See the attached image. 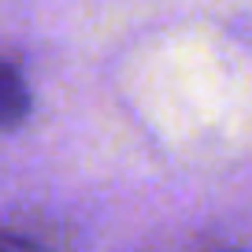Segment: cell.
Masks as SVG:
<instances>
[{
    "label": "cell",
    "mask_w": 252,
    "mask_h": 252,
    "mask_svg": "<svg viewBox=\"0 0 252 252\" xmlns=\"http://www.w3.org/2000/svg\"><path fill=\"white\" fill-rule=\"evenodd\" d=\"M33 108L30 86H26V74L19 71L11 60L0 56V134L4 130H15Z\"/></svg>",
    "instance_id": "1"
},
{
    "label": "cell",
    "mask_w": 252,
    "mask_h": 252,
    "mask_svg": "<svg viewBox=\"0 0 252 252\" xmlns=\"http://www.w3.org/2000/svg\"><path fill=\"white\" fill-rule=\"evenodd\" d=\"M37 237H30V234H19V230H0V249H11V252H19V249H37Z\"/></svg>",
    "instance_id": "2"
}]
</instances>
